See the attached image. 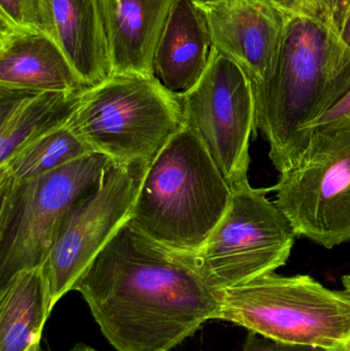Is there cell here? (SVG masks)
Listing matches in <instances>:
<instances>
[{"instance_id": "obj_1", "label": "cell", "mask_w": 350, "mask_h": 351, "mask_svg": "<svg viewBox=\"0 0 350 351\" xmlns=\"http://www.w3.org/2000/svg\"><path fill=\"white\" fill-rule=\"evenodd\" d=\"M73 290L117 351H171L205 322L218 319L222 303V291L213 288L189 258L129 221Z\"/></svg>"}, {"instance_id": "obj_2", "label": "cell", "mask_w": 350, "mask_h": 351, "mask_svg": "<svg viewBox=\"0 0 350 351\" xmlns=\"http://www.w3.org/2000/svg\"><path fill=\"white\" fill-rule=\"evenodd\" d=\"M349 90L350 51L336 31L316 16H290L275 73L254 90L256 129L279 173L305 149L310 125Z\"/></svg>"}, {"instance_id": "obj_3", "label": "cell", "mask_w": 350, "mask_h": 351, "mask_svg": "<svg viewBox=\"0 0 350 351\" xmlns=\"http://www.w3.org/2000/svg\"><path fill=\"white\" fill-rule=\"evenodd\" d=\"M232 197L201 140L184 127L146 170L129 221L171 251L191 255L215 230Z\"/></svg>"}, {"instance_id": "obj_4", "label": "cell", "mask_w": 350, "mask_h": 351, "mask_svg": "<svg viewBox=\"0 0 350 351\" xmlns=\"http://www.w3.org/2000/svg\"><path fill=\"white\" fill-rule=\"evenodd\" d=\"M66 125L114 164L148 168L184 119L180 98L153 75L115 73L80 94Z\"/></svg>"}, {"instance_id": "obj_5", "label": "cell", "mask_w": 350, "mask_h": 351, "mask_svg": "<svg viewBox=\"0 0 350 351\" xmlns=\"http://www.w3.org/2000/svg\"><path fill=\"white\" fill-rule=\"evenodd\" d=\"M218 319L275 341L328 350L350 337V296L310 276L273 272L222 291Z\"/></svg>"}, {"instance_id": "obj_6", "label": "cell", "mask_w": 350, "mask_h": 351, "mask_svg": "<svg viewBox=\"0 0 350 351\" xmlns=\"http://www.w3.org/2000/svg\"><path fill=\"white\" fill-rule=\"evenodd\" d=\"M113 162L92 154L53 172L16 183L0 182V282L42 266L64 218L98 187Z\"/></svg>"}, {"instance_id": "obj_7", "label": "cell", "mask_w": 350, "mask_h": 351, "mask_svg": "<svg viewBox=\"0 0 350 351\" xmlns=\"http://www.w3.org/2000/svg\"><path fill=\"white\" fill-rule=\"evenodd\" d=\"M271 188L249 181L232 189L229 206L205 245L189 258L216 290L248 284L286 265L296 234L275 202Z\"/></svg>"}, {"instance_id": "obj_8", "label": "cell", "mask_w": 350, "mask_h": 351, "mask_svg": "<svg viewBox=\"0 0 350 351\" xmlns=\"http://www.w3.org/2000/svg\"><path fill=\"white\" fill-rule=\"evenodd\" d=\"M271 190L297 237L326 249L350 241V127L314 130Z\"/></svg>"}, {"instance_id": "obj_9", "label": "cell", "mask_w": 350, "mask_h": 351, "mask_svg": "<svg viewBox=\"0 0 350 351\" xmlns=\"http://www.w3.org/2000/svg\"><path fill=\"white\" fill-rule=\"evenodd\" d=\"M179 98L184 127L201 140L232 189L249 181L256 100L244 71L214 47L203 77Z\"/></svg>"}, {"instance_id": "obj_10", "label": "cell", "mask_w": 350, "mask_h": 351, "mask_svg": "<svg viewBox=\"0 0 350 351\" xmlns=\"http://www.w3.org/2000/svg\"><path fill=\"white\" fill-rule=\"evenodd\" d=\"M146 170L113 162L98 187L66 215L42 265L51 308L73 290L92 260L129 220Z\"/></svg>"}, {"instance_id": "obj_11", "label": "cell", "mask_w": 350, "mask_h": 351, "mask_svg": "<svg viewBox=\"0 0 350 351\" xmlns=\"http://www.w3.org/2000/svg\"><path fill=\"white\" fill-rule=\"evenodd\" d=\"M195 2L207 18L214 47L244 71L254 90L266 84L277 68L292 14L271 0Z\"/></svg>"}, {"instance_id": "obj_12", "label": "cell", "mask_w": 350, "mask_h": 351, "mask_svg": "<svg viewBox=\"0 0 350 351\" xmlns=\"http://www.w3.org/2000/svg\"><path fill=\"white\" fill-rule=\"evenodd\" d=\"M0 86L37 92L80 93L90 88L57 41L0 20Z\"/></svg>"}, {"instance_id": "obj_13", "label": "cell", "mask_w": 350, "mask_h": 351, "mask_svg": "<svg viewBox=\"0 0 350 351\" xmlns=\"http://www.w3.org/2000/svg\"><path fill=\"white\" fill-rule=\"evenodd\" d=\"M213 49L203 10L195 0H176L154 53L152 75L168 92L183 96L203 77Z\"/></svg>"}, {"instance_id": "obj_14", "label": "cell", "mask_w": 350, "mask_h": 351, "mask_svg": "<svg viewBox=\"0 0 350 351\" xmlns=\"http://www.w3.org/2000/svg\"><path fill=\"white\" fill-rule=\"evenodd\" d=\"M55 40L88 86L113 75L106 0H47Z\"/></svg>"}, {"instance_id": "obj_15", "label": "cell", "mask_w": 350, "mask_h": 351, "mask_svg": "<svg viewBox=\"0 0 350 351\" xmlns=\"http://www.w3.org/2000/svg\"><path fill=\"white\" fill-rule=\"evenodd\" d=\"M176 0H106L113 74L152 75L154 53Z\"/></svg>"}, {"instance_id": "obj_16", "label": "cell", "mask_w": 350, "mask_h": 351, "mask_svg": "<svg viewBox=\"0 0 350 351\" xmlns=\"http://www.w3.org/2000/svg\"><path fill=\"white\" fill-rule=\"evenodd\" d=\"M82 92H37L0 86V166L27 144L65 125Z\"/></svg>"}, {"instance_id": "obj_17", "label": "cell", "mask_w": 350, "mask_h": 351, "mask_svg": "<svg viewBox=\"0 0 350 351\" xmlns=\"http://www.w3.org/2000/svg\"><path fill=\"white\" fill-rule=\"evenodd\" d=\"M51 311L42 266L6 280L0 290V351H24L41 340Z\"/></svg>"}, {"instance_id": "obj_18", "label": "cell", "mask_w": 350, "mask_h": 351, "mask_svg": "<svg viewBox=\"0 0 350 351\" xmlns=\"http://www.w3.org/2000/svg\"><path fill=\"white\" fill-rule=\"evenodd\" d=\"M90 154V148L65 125L18 149L0 166V182L25 181L53 172Z\"/></svg>"}, {"instance_id": "obj_19", "label": "cell", "mask_w": 350, "mask_h": 351, "mask_svg": "<svg viewBox=\"0 0 350 351\" xmlns=\"http://www.w3.org/2000/svg\"><path fill=\"white\" fill-rule=\"evenodd\" d=\"M0 20L14 26L38 31L55 40L47 0H0Z\"/></svg>"}, {"instance_id": "obj_20", "label": "cell", "mask_w": 350, "mask_h": 351, "mask_svg": "<svg viewBox=\"0 0 350 351\" xmlns=\"http://www.w3.org/2000/svg\"><path fill=\"white\" fill-rule=\"evenodd\" d=\"M342 127H350V90L330 110L310 125L308 136L310 137L314 130Z\"/></svg>"}, {"instance_id": "obj_21", "label": "cell", "mask_w": 350, "mask_h": 351, "mask_svg": "<svg viewBox=\"0 0 350 351\" xmlns=\"http://www.w3.org/2000/svg\"><path fill=\"white\" fill-rule=\"evenodd\" d=\"M242 351H327L324 348L312 346H296L284 343L269 338L263 337L255 332L249 331Z\"/></svg>"}, {"instance_id": "obj_22", "label": "cell", "mask_w": 350, "mask_h": 351, "mask_svg": "<svg viewBox=\"0 0 350 351\" xmlns=\"http://www.w3.org/2000/svg\"><path fill=\"white\" fill-rule=\"evenodd\" d=\"M288 14H310L327 23L318 0H271Z\"/></svg>"}, {"instance_id": "obj_23", "label": "cell", "mask_w": 350, "mask_h": 351, "mask_svg": "<svg viewBox=\"0 0 350 351\" xmlns=\"http://www.w3.org/2000/svg\"><path fill=\"white\" fill-rule=\"evenodd\" d=\"M350 10V0H336L334 10H333L331 26L338 34L339 30L342 27L343 22L347 18Z\"/></svg>"}, {"instance_id": "obj_24", "label": "cell", "mask_w": 350, "mask_h": 351, "mask_svg": "<svg viewBox=\"0 0 350 351\" xmlns=\"http://www.w3.org/2000/svg\"><path fill=\"white\" fill-rule=\"evenodd\" d=\"M339 39L350 51V10L338 32Z\"/></svg>"}, {"instance_id": "obj_25", "label": "cell", "mask_w": 350, "mask_h": 351, "mask_svg": "<svg viewBox=\"0 0 350 351\" xmlns=\"http://www.w3.org/2000/svg\"><path fill=\"white\" fill-rule=\"evenodd\" d=\"M327 351H350V337L349 339L343 341L342 343L338 344L335 348H331Z\"/></svg>"}, {"instance_id": "obj_26", "label": "cell", "mask_w": 350, "mask_h": 351, "mask_svg": "<svg viewBox=\"0 0 350 351\" xmlns=\"http://www.w3.org/2000/svg\"><path fill=\"white\" fill-rule=\"evenodd\" d=\"M342 280L343 287H345V291L347 293V294L350 296V274H345V276H342L341 278Z\"/></svg>"}, {"instance_id": "obj_27", "label": "cell", "mask_w": 350, "mask_h": 351, "mask_svg": "<svg viewBox=\"0 0 350 351\" xmlns=\"http://www.w3.org/2000/svg\"><path fill=\"white\" fill-rule=\"evenodd\" d=\"M69 351H97L94 350L92 348H90V346H86V344L80 343L77 344L75 348H72Z\"/></svg>"}, {"instance_id": "obj_28", "label": "cell", "mask_w": 350, "mask_h": 351, "mask_svg": "<svg viewBox=\"0 0 350 351\" xmlns=\"http://www.w3.org/2000/svg\"><path fill=\"white\" fill-rule=\"evenodd\" d=\"M24 351H41L40 350V340L39 341L34 342L31 344L29 348H27Z\"/></svg>"}, {"instance_id": "obj_29", "label": "cell", "mask_w": 350, "mask_h": 351, "mask_svg": "<svg viewBox=\"0 0 350 351\" xmlns=\"http://www.w3.org/2000/svg\"><path fill=\"white\" fill-rule=\"evenodd\" d=\"M195 1L203 2V1H209V0H195Z\"/></svg>"}]
</instances>
